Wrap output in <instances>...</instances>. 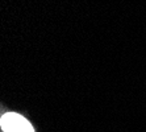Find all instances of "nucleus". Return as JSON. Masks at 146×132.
Here are the masks:
<instances>
[{
	"instance_id": "nucleus-1",
	"label": "nucleus",
	"mask_w": 146,
	"mask_h": 132,
	"mask_svg": "<svg viewBox=\"0 0 146 132\" xmlns=\"http://www.w3.org/2000/svg\"><path fill=\"white\" fill-rule=\"evenodd\" d=\"M1 129L4 132H34L33 127L24 116L16 112H7L0 120Z\"/></svg>"
}]
</instances>
